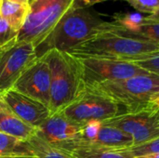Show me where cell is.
Returning <instances> with one entry per match:
<instances>
[{"mask_svg": "<svg viewBox=\"0 0 159 158\" xmlns=\"http://www.w3.org/2000/svg\"><path fill=\"white\" fill-rule=\"evenodd\" d=\"M159 50L146 39L120 30L114 21H105L101 31L68 53L77 58H100L133 62Z\"/></svg>", "mask_w": 159, "mask_h": 158, "instance_id": "obj_1", "label": "cell"}, {"mask_svg": "<svg viewBox=\"0 0 159 158\" xmlns=\"http://www.w3.org/2000/svg\"><path fill=\"white\" fill-rule=\"evenodd\" d=\"M41 57L50 71V112H61L86 89L81 63L74 55L57 49H50Z\"/></svg>", "mask_w": 159, "mask_h": 158, "instance_id": "obj_2", "label": "cell"}, {"mask_svg": "<svg viewBox=\"0 0 159 158\" xmlns=\"http://www.w3.org/2000/svg\"><path fill=\"white\" fill-rule=\"evenodd\" d=\"M104 20L90 7L72 8L66 13L46 39L35 47L37 57L50 49L69 52L97 34Z\"/></svg>", "mask_w": 159, "mask_h": 158, "instance_id": "obj_3", "label": "cell"}, {"mask_svg": "<svg viewBox=\"0 0 159 158\" xmlns=\"http://www.w3.org/2000/svg\"><path fill=\"white\" fill-rule=\"evenodd\" d=\"M86 88L112 100L123 106L127 112L140 110L159 102V75L150 73L123 80L87 86Z\"/></svg>", "mask_w": 159, "mask_h": 158, "instance_id": "obj_4", "label": "cell"}, {"mask_svg": "<svg viewBox=\"0 0 159 158\" xmlns=\"http://www.w3.org/2000/svg\"><path fill=\"white\" fill-rule=\"evenodd\" d=\"M75 0H33L26 20L16 43H32L38 47L52 32L61 18L74 6Z\"/></svg>", "mask_w": 159, "mask_h": 158, "instance_id": "obj_5", "label": "cell"}, {"mask_svg": "<svg viewBox=\"0 0 159 158\" xmlns=\"http://www.w3.org/2000/svg\"><path fill=\"white\" fill-rule=\"evenodd\" d=\"M61 112L68 119L82 128L91 121L109 120L125 114L127 110L112 100L86 88Z\"/></svg>", "mask_w": 159, "mask_h": 158, "instance_id": "obj_6", "label": "cell"}, {"mask_svg": "<svg viewBox=\"0 0 159 158\" xmlns=\"http://www.w3.org/2000/svg\"><path fill=\"white\" fill-rule=\"evenodd\" d=\"M102 123L129 134L133 139L134 146L141 145L159 137V107L154 104L140 110L126 112Z\"/></svg>", "mask_w": 159, "mask_h": 158, "instance_id": "obj_7", "label": "cell"}, {"mask_svg": "<svg viewBox=\"0 0 159 158\" xmlns=\"http://www.w3.org/2000/svg\"><path fill=\"white\" fill-rule=\"evenodd\" d=\"M78 60L82 66L86 87L148 74V72L129 61L88 57L78 58Z\"/></svg>", "mask_w": 159, "mask_h": 158, "instance_id": "obj_8", "label": "cell"}, {"mask_svg": "<svg viewBox=\"0 0 159 158\" xmlns=\"http://www.w3.org/2000/svg\"><path fill=\"white\" fill-rule=\"evenodd\" d=\"M38 59L32 43H15L0 51V96L13 88L20 75Z\"/></svg>", "mask_w": 159, "mask_h": 158, "instance_id": "obj_9", "label": "cell"}, {"mask_svg": "<svg viewBox=\"0 0 159 158\" xmlns=\"http://www.w3.org/2000/svg\"><path fill=\"white\" fill-rule=\"evenodd\" d=\"M81 129L59 112L49 115L36 129V135L52 147L71 154L82 142Z\"/></svg>", "mask_w": 159, "mask_h": 158, "instance_id": "obj_10", "label": "cell"}, {"mask_svg": "<svg viewBox=\"0 0 159 158\" xmlns=\"http://www.w3.org/2000/svg\"><path fill=\"white\" fill-rule=\"evenodd\" d=\"M50 84L49 67L47 61L40 57L20 75L13 89L42 102L49 108Z\"/></svg>", "mask_w": 159, "mask_h": 158, "instance_id": "obj_11", "label": "cell"}, {"mask_svg": "<svg viewBox=\"0 0 159 158\" xmlns=\"http://www.w3.org/2000/svg\"><path fill=\"white\" fill-rule=\"evenodd\" d=\"M0 98L20 119L35 129L51 115L48 106L13 88L1 95Z\"/></svg>", "mask_w": 159, "mask_h": 158, "instance_id": "obj_12", "label": "cell"}, {"mask_svg": "<svg viewBox=\"0 0 159 158\" xmlns=\"http://www.w3.org/2000/svg\"><path fill=\"white\" fill-rule=\"evenodd\" d=\"M0 132L22 141H29L36 129L20 119L0 98Z\"/></svg>", "mask_w": 159, "mask_h": 158, "instance_id": "obj_13", "label": "cell"}, {"mask_svg": "<svg viewBox=\"0 0 159 158\" xmlns=\"http://www.w3.org/2000/svg\"><path fill=\"white\" fill-rule=\"evenodd\" d=\"M83 146H94L111 150H126L134 146V142L129 134L116 128L104 125L102 122V127L96 139L89 144Z\"/></svg>", "mask_w": 159, "mask_h": 158, "instance_id": "obj_14", "label": "cell"}, {"mask_svg": "<svg viewBox=\"0 0 159 158\" xmlns=\"http://www.w3.org/2000/svg\"><path fill=\"white\" fill-rule=\"evenodd\" d=\"M34 158L29 141H22L0 132V158Z\"/></svg>", "mask_w": 159, "mask_h": 158, "instance_id": "obj_15", "label": "cell"}, {"mask_svg": "<svg viewBox=\"0 0 159 158\" xmlns=\"http://www.w3.org/2000/svg\"><path fill=\"white\" fill-rule=\"evenodd\" d=\"M29 11V4H20L9 0H0V15L17 32H20L23 26Z\"/></svg>", "mask_w": 159, "mask_h": 158, "instance_id": "obj_16", "label": "cell"}, {"mask_svg": "<svg viewBox=\"0 0 159 158\" xmlns=\"http://www.w3.org/2000/svg\"><path fill=\"white\" fill-rule=\"evenodd\" d=\"M71 155L75 158H135L127 149L111 150L94 146H80Z\"/></svg>", "mask_w": 159, "mask_h": 158, "instance_id": "obj_17", "label": "cell"}, {"mask_svg": "<svg viewBox=\"0 0 159 158\" xmlns=\"http://www.w3.org/2000/svg\"><path fill=\"white\" fill-rule=\"evenodd\" d=\"M29 142L33 148L34 158H75L70 153L52 147L36 133L29 140Z\"/></svg>", "mask_w": 159, "mask_h": 158, "instance_id": "obj_18", "label": "cell"}, {"mask_svg": "<svg viewBox=\"0 0 159 158\" xmlns=\"http://www.w3.org/2000/svg\"><path fill=\"white\" fill-rule=\"evenodd\" d=\"M116 26L120 30H122L123 32H125L129 34H131V35L136 36V37H141V38L146 39L148 41L155 43L156 45H157L159 47V22H157V21L149 20L145 17L144 21L133 32L126 31V30L122 29L121 27H119L117 24H116Z\"/></svg>", "mask_w": 159, "mask_h": 158, "instance_id": "obj_19", "label": "cell"}, {"mask_svg": "<svg viewBox=\"0 0 159 158\" xmlns=\"http://www.w3.org/2000/svg\"><path fill=\"white\" fill-rule=\"evenodd\" d=\"M19 32H17L0 15V51L4 50L17 42Z\"/></svg>", "mask_w": 159, "mask_h": 158, "instance_id": "obj_20", "label": "cell"}, {"mask_svg": "<svg viewBox=\"0 0 159 158\" xmlns=\"http://www.w3.org/2000/svg\"><path fill=\"white\" fill-rule=\"evenodd\" d=\"M132 63L136 64L137 66L150 74H155L159 75V50L157 52L151 53L150 55L139 61H133Z\"/></svg>", "mask_w": 159, "mask_h": 158, "instance_id": "obj_21", "label": "cell"}, {"mask_svg": "<svg viewBox=\"0 0 159 158\" xmlns=\"http://www.w3.org/2000/svg\"><path fill=\"white\" fill-rule=\"evenodd\" d=\"M134 157L137 156H148L153 154H158L159 153V137L150 141L146 143L133 146L129 149H127Z\"/></svg>", "mask_w": 159, "mask_h": 158, "instance_id": "obj_22", "label": "cell"}, {"mask_svg": "<svg viewBox=\"0 0 159 158\" xmlns=\"http://www.w3.org/2000/svg\"><path fill=\"white\" fill-rule=\"evenodd\" d=\"M139 13L152 15L159 9V0H124Z\"/></svg>", "mask_w": 159, "mask_h": 158, "instance_id": "obj_23", "label": "cell"}, {"mask_svg": "<svg viewBox=\"0 0 159 158\" xmlns=\"http://www.w3.org/2000/svg\"><path fill=\"white\" fill-rule=\"evenodd\" d=\"M108 0H75L73 8H85V7H90L93 5H96L98 3H102Z\"/></svg>", "mask_w": 159, "mask_h": 158, "instance_id": "obj_24", "label": "cell"}, {"mask_svg": "<svg viewBox=\"0 0 159 158\" xmlns=\"http://www.w3.org/2000/svg\"><path fill=\"white\" fill-rule=\"evenodd\" d=\"M146 19L149 20H153V21H157V22H159V9L157 11H156L154 14L149 15V16H146Z\"/></svg>", "mask_w": 159, "mask_h": 158, "instance_id": "obj_25", "label": "cell"}, {"mask_svg": "<svg viewBox=\"0 0 159 158\" xmlns=\"http://www.w3.org/2000/svg\"><path fill=\"white\" fill-rule=\"evenodd\" d=\"M135 158H159L158 154H153V155H148V156H137Z\"/></svg>", "mask_w": 159, "mask_h": 158, "instance_id": "obj_26", "label": "cell"}, {"mask_svg": "<svg viewBox=\"0 0 159 158\" xmlns=\"http://www.w3.org/2000/svg\"><path fill=\"white\" fill-rule=\"evenodd\" d=\"M11 2L20 3V4H29V0H9Z\"/></svg>", "mask_w": 159, "mask_h": 158, "instance_id": "obj_27", "label": "cell"}, {"mask_svg": "<svg viewBox=\"0 0 159 158\" xmlns=\"http://www.w3.org/2000/svg\"><path fill=\"white\" fill-rule=\"evenodd\" d=\"M31 1H33V0H29V4H30V2H31Z\"/></svg>", "mask_w": 159, "mask_h": 158, "instance_id": "obj_28", "label": "cell"}, {"mask_svg": "<svg viewBox=\"0 0 159 158\" xmlns=\"http://www.w3.org/2000/svg\"><path fill=\"white\" fill-rule=\"evenodd\" d=\"M10 158H21V157H10Z\"/></svg>", "mask_w": 159, "mask_h": 158, "instance_id": "obj_29", "label": "cell"}]
</instances>
